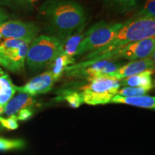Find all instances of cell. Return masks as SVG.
I'll list each match as a JSON object with an SVG mask.
<instances>
[{
    "label": "cell",
    "mask_w": 155,
    "mask_h": 155,
    "mask_svg": "<svg viewBox=\"0 0 155 155\" xmlns=\"http://www.w3.org/2000/svg\"><path fill=\"white\" fill-rule=\"evenodd\" d=\"M38 3V0H0V5L22 11L32 10L37 7Z\"/></svg>",
    "instance_id": "obj_19"
},
{
    "label": "cell",
    "mask_w": 155,
    "mask_h": 155,
    "mask_svg": "<svg viewBox=\"0 0 155 155\" xmlns=\"http://www.w3.org/2000/svg\"><path fill=\"white\" fill-rule=\"evenodd\" d=\"M155 50V38H148L124 46L106 55L102 60L124 59L134 61L150 58Z\"/></svg>",
    "instance_id": "obj_8"
},
{
    "label": "cell",
    "mask_w": 155,
    "mask_h": 155,
    "mask_svg": "<svg viewBox=\"0 0 155 155\" xmlns=\"http://www.w3.org/2000/svg\"><path fill=\"white\" fill-rule=\"evenodd\" d=\"M16 91L17 86L13 84L9 75L2 73L0 75V106L5 108Z\"/></svg>",
    "instance_id": "obj_15"
},
{
    "label": "cell",
    "mask_w": 155,
    "mask_h": 155,
    "mask_svg": "<svg viewBox=\"0 0 155 155\" xmlns=\"http://www.w3.org/2000/svg\"><path fill=\"white\" fill-rule=\"evenodd\" d=\"M123 24V22L96 23L85 33L84 38L78 48L76 55L93 53L109 43L118 34Z\"/></svg>",
    "instance_id": "obj_5"
},
{
    "label": "cell",
    "mask_w": 155,
    "mask_h": 155,
    "mask_svg": "<svg viewBox=\"0 0 155 155\" xmlns=\"http://www.w3.org/2000/svg\"><path fill=\"white\" fill-rule=\"evenodd\" d=\"M2 39H3V37H2V34L0 33V43L2 42Z\"/></svg>",
    "instance_id": "obj_29"
},
{
    "label": "cell",
    "mask_w": 155,
    "mask_h": 155,
    "mask_svg": "<svg viewBox=\"0 0 155 155\" xmlns=\"http://www.w3.org/2000/svg\"><path fill=\"white\" fill-rule=\"evenodd\" d=\"M32 114H33V112H32L30 108H23V109H21L18 112V115L16 116L17 120H19V121H25V120L30 119L31 116H32Z\"/></svg>",
    "instance_id": "obj_25"
},
{
    "label": "cell",
    "mask_w": 155,
    "mask_h": 155,
    "mask_svg": "<svg viewBox=\"0 0 155 155\" xmlns=\"http://www.w3.org/2000/svg\"><path fill=\"white\" fill-rule=\"evenodd\" d=\"M121 63L114 60H100L97 61H85L75 65H70L65 70L67 75L88 79L110 75L121 67Z\"/></svg>",
    "instance_id": "obj_7"
},
{
    "label": "cell",
    "mask_w": 155,
    "mask_h": 155,
    "mask_svg": "<svg viewBox=\"0 0 155 155\" xmlns=\"http://www.w3.org/2000/svg\"><path fill=\"white\" fill-rule=\"evenodd\" d=\"M50 35L62 42L83 30L86 22L85 9L72 0H49L40 7Z\"/></svg>",
    "instance_id": "obj_1"
},
{
    "label": "cell",
    "mask_w": 155,
    "mask_h": 155,
    "mask_svg": "<svg viewBox=\"0 0 155 155\" xmlns=\"http://www.w3.org/2000/svg\"><path fill=\"white\" fill-rule=\"evenodd\" d=\"M152 70H147L139 74L132 75L122 80L121 86L124 87H143L151 90L153 88Z\"/></svg>",
    "instance_id": "obj_14"
},
{
    "label": "cell",
    "mask_w": 155,
    "mask_h": 155,
    "mask_svg": "<svg viewBox=\"0 0 155 155\" xmlns=\"http://www.w3.org/2000/svg\"><path fill=\"white\" fill-rule=\"evenodd\" d=\"M61 48L62 42L55 37L42 35L30 43L25 63L32 71H40L61 53Z\"/></svg>",
    "instance_id": "obj_3"
},
{
    "label": "cell",
    "mask_w": 155,
    "mask_h": 155,
    "mask_svg": "<svg viewBox=\"0 0 155 155\" xmlns=\"http://www.w3.org/2000/svg\"><path fill=\"white\" fill-rule=\"evenodd\" d=\"M89 84L83 87V103L88 105H99L111 103L119 91L121 83L109 75H102L88 80Z\"/></svg>",
    "instance_id": "obj_4"
},
{
    "label": "cell",
    "mask_w": 155,
    "mask_h": 155,
    "mask_svg": "<svg viewBox=\"0 0 155 155\" xmlns=\"http://www.w3.org/2000/svg\"><path fill=\"white\" fill-rule=\"evenodd\" d=\"M111 103L123 104L139 108L155 110V96H141L135 97H123L116 95Z\"/></svg>",
    "instance_id": "obj_13"
},
{
    "label": "cell",
    "mask_w": 155,
    "mask_h": 155,
    "mask_svg": "<svg viewBox=\"0 0 155 155\" xmlns=\"http://www.w3.org/2000/svg\"><path fill=\"white\" fill-rule=\"evenodd\" d=\"M84 37L85 33L82 34L81 32L71 35L62 43L61 54H64L71 58H73L75 55H76L79 45Z\"/></svg>",
    "instance_id": "obj_18"
},
{
    "label": "cell",
    "mask_w": 155,
    "mask_h": 155,
    "mask_svg": "<svg viewBox=\"0 0 155 155\" xmlns=\"http://www.w3.org/2000/svg\"><path fill=\"white\" fill-rule=\"evenodd\" d=\"M150 91V89L143 87H124L123 88L119 89L116 95L123 97L141 96H144Z\"/></svg>",
    "instance_id": "obj_20"
},
{
    "label": "cell",
    "mask_w": 155,
    "mask_h": 155,
    "mask_svg": "<svg viewBox=\"0 0 155 155\" xmlns=\"http://www.w3.org/2000/svg\"><path fill=\"white\" fill-rule=\"evenodd\" d=\"M0 124L2 127L9 129V130H15L19 127L16 116H9L7 119L0 117Z\"/></svg>",
    "instance_id": "obj_24"
},
{
    "label": "cell",
    "mask_w": 155,
    "mask_h": 155,
    "mask_svg": "<svg viewBox=\"0 0 155 155\" xmlns=\"http://www.w3.org/2000/svg\"><path fill=\"white\" fill-rule=\"evenodd\" d=\"M139 0H104L106 8L116 13L130 12L138 5Z\"/></svg>",
    "instance_id": "obj_16"
},
{
    "label": "cell",
    "mask_w": 155,
    "mask_h": 155,
    "mask_svg": "<svg viewBox=\"0 0 155 155\" xmlns=\"http://www.w3.org/2000/svg\"><path fill=\"white\" fill-rule=\"evenodd\" d=\"M30 45L25 40L5 39L0 43V65L14 73L22 71Z\"/></svg>",
    "instance_id": "obj_6"
},
{
    "label": "cell",
    "mask_w": 155,
    "mask_h": 155,
    "mask_svg": "<svg viewBox=\"0 0 155 155\" xmlns=\"http://www.w3.org/2000/svg\"><path fill=\"white\" fill-rule=\"evenodd\" d=\"M8 13H7L5 10H4L3 9L0 8V25L3 24V23H5L6 22V20L8 19Z\"/></svg>",
    "instance_id": "obj_26"
},
{
    "label": "cell",
    "mask_w": 155,
    "mask_h": 155,
    "mask_svg": "<svg viewBox=\"0 0 155 155\" xmlns=\"http://www.w3.org/2000/svg\"><path fill=\"white\" fill-rule=\"evenodd\" d=\"M154 67V63L152 58L150 57L144 59L131 61L126 65H121L109 76L113 77L118 81L123 80L127 78L144 72L147 70H152L153 71Z\"/></svg>",
    "instance_id": "obj_11"
},
{
    "label": "cell",
    "mask_w": 155,
    "mask_h": 155,
    "mask_svg": "<svg viewBox=\"0 0 155 155\" xmlns=\"http://www.w3.org/2000/svg\"><path fill=\"white\" fill-rule=\"evenodd\" d=\"M3 111H4V107H3V106H0V114L2 113Z\"/></svg>",
    "instance_id": "obj_28"
},
{
    "label": "cell",
    "mask_w": 155,
    "mask_h": 155,
    "mask_svg": "<svg viewBox=\"0 0 155 155\" xmlns=\"http://www.w3.org/2000/svg\"><path fill=\"white\" fill-rule=\"evenodd\" d=\"M25 146V142L20 139H7L0 137V151L18 150Z\"/></svg>",
    "instance_id": "obj_21"
},
{
    "label": "cell",
    "mask_w": 155,
    "mask_h": 155,
    "mask_svg": "<svg viewBox=\"0 0 155 155\" xmlns=\"http://www.w3.org/2000/svg\"><path fill=\"white\" fill-rule=\"evenodd\" d=\"M63 98L73 108H78L83 103L81 93L76 91H66L64 93Z\"/></svg>",
    "instance_id": "obj_22"
},
{
    "label": "cell",
    "mask_w": 155,
    "mask_h": 155,
    "mask_svg": "<svg viewBox=\"0 0 155 155\" xmlns=\"http://www.w3.org/2000/svg\"><path fill=\"white\" fill-rule=\"evenodd\" d=\"M148 38H155V19L135 17L124 22L118 34L109 43L85 57L86 61H97L127 45Z\"/></svg>",
    "instance_id": "obj_2"
},
{
    "label": "cell",
    "mask_w": 155,
    "mask_h": 155,
    "mask_svg": "<svg viewBox=\"0 0 155 155\" xmlns=\"http://www.w3.org/2000/svg\"><path fill=\"white\" fill-rule=\"evenodd\" d=\"M74 63V58H71L64 54H60L50 65L51 69L50 72L52 73L55 80L58 81L62 76L63 73L65 72L67 68Z\"/></svg>",
    "instance_id": "obj_17"
},
{
    "label": "cell",
    "mask_w": 155,
    "mask_h": 155,
    "mask_svg": "<svg viewBox=\"0 0 155 155\" xmlns=\"http://www.w3.org/2000/svg\"><path fill=\"white\" fill-rule=\"evenodd\" d=\"M34 103L35 100L32 96L24 93H20L9 100L4 108L3 112L8 116H15L21 109L29 108L33 105Z\"/></svg>",
    "instance_id": "obj_12"
},
{
    "label": "cell",
    "mask_w": 155,
    "mask_h": 155,
    "mask_svg": "<svg viewBox=\"0 0 155 155\" xmlns=\"http://www.w3.org/2000/svg\"><path fill=\"white\" fill-rule=\"evenodd\" d=\"M151 58H152V60L154 62V70H153V72H155V50L154 51V53H152V55H151Z\"/></svg>",
    "instance_id": "obj_27"
},
{
    "label": "cell",
    "mask_w": 155,
    "mask_h": 155,
    "mask_svg": "<svg viewBox=\"0 0 155 155\" xmlns=\"http://www.w3.org/2000/svg\"><path fill=\"white\" fill-rule=\"evenodd\" d=\"M56 81H57L53 77L52 73L50 71H47L35 77L24 86H17V91L19 93L30 95L31 96L46 94L51 90Z\"/></svg>",
    "instance_id": "obj_10"
},
{
    "label": "cell",
    "mask_w": 155,
    "mask_h": 155,
    "mask_svg": "<svg viewBox=\"0 0 155 155\" xmlns=\"http://www.w3.org/2000/svg\"><path fill=\"white\" fill-rule=\"evenodd\" d=\"M40 29L32 22L8 21L0 25V33L5 39H15L32 42L38 37Z\"/></svg>",
    "instance_id": "obj_9"
},
{
    "label": "cell",
    "mask_w": 155,
    "mask_h": 155,
    "mask_svg": "<svg viewBox=\"0 0 155 155\" xmlns=\"http://www.w3.org/2000/svg\"><path fill=\"white\" fill-rule=\"evenodd\" d=\"M136 17H143L155 19V0H147L143 8Z\"/></svg>",
    "instance_id": "obj_23"
}]
</instances>
